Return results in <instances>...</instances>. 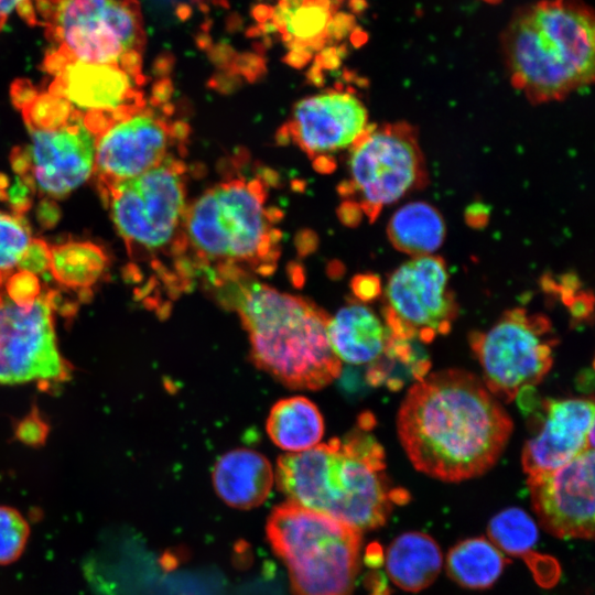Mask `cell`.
<instances>
[{
    "instance_id": "cell-1",
    "label": "cell",
    "mask_w": 595,
    "mask_h": 595,
    "mask_svg": "<svg viewBox=\"0 0 595 595\" xmlns=\"http://www.w3.org/2000/svg\"><path fill=\"white\" fill-rule=\"evenodd\" d=\"M397 433L413 467L462 482L489 470L512 433V420L483 380L463 369L416 379L397 414Z\"/></svg>"
},
{
    "instance_id": "cell-2",
    "label": "cell",
    "mask_w": 595,
    "mask_h": 595,
    "mask_svg": "<svg viewBox=\"0 0 595 595\" xmlns=\"http://www.w3.org/2000/svg\"><path fill=\"white\" fill-rule=\"evenodd\" d=\"M261 180L234 178L206 190L187 205L174 255L182 291L196 277L216 289L226 281L277 267L281 234L278 212L266 207Z\"/></svg>"
},
{
    "instance_id": "cell-3",
    "label": "cell",
    "mask_w": 595,
    "mask_h": 595,
    "mask_svg": "<svg viewBox=\"0 0 595 595\" xmlns=\"http://www.w3.org/2000/svg\"><path fill=\"white\" fill-rule=\"evenodd\" d=\"M232 306L249 335L251 358L292 389L317 390L342 369L328 339L329 317L310 300L245 275L215 289Z\"/></svg>"
},
{
    "instance_id": "cell-4",
    "label": "cell",
    "mask_w": 595,
    "mask_h": 595,
    "mask_svg": "<svg viewBox=\"0 0 595 595\" xmlns=\"http://www.w3.org/2000/svg\"><path fill=\"white\" fill-rule=\"evenodd\" d=\"M366 428L280 456L275 480L288 501L360 531L382 526L403 497L389 486L383 448Z\"/></svg>"
},
{
    "instance_id": "cell-5",
    "label": "cell",
    "mask_w": 595,
    "mask_h": 595,
    "mask_svg": "<svg viewBox=\"0 0 595 595\" xmlns=\"http://www.w3.org/2000/svg\"><path fill=\"white\" fill-rule=\"evenodd\" d=\"M513 85L532 102L561 100L593 83V13L573 0H544L518 12L504 37Z\"/></svg>"
},
{
    "instance_id": "cell-6",
    "label": "cell",
    "mask_w": 595,
    "mask_h": 595,
    "mask_svg": "<svg viewBox=\"0 0 595 595\" xmlns=\"http://www.w3.org/2000/svg\"><path fill=\"white\" fill-rule=\"evenodd\" d=\"M267 537L288 569L293 595H353L360 530L285 501L271 511Z\"/></svg>"
},
{
    "instance_id": "cell-7",
    "label": "cell",
    "mask_w": 595,
    "mask_h": 595,
    "mask_svg": "<svg viewBox=\"0 0 595 595\" xmlns=\"http://www.w3.org/2000/svg\"><path fill=\"white\" fill-rule=\"evenodd\" d=\"M36 8L66 62L116 65L142 78L145 34L136 0H36Z\"/></svg>"
},
{
    "instance_id": "cell-8",
    "label": "cell",
    "mask_w": 595,
    "mask_h": 595,
    "mask_svg": "<svg viewBox=\"0 0 595 595\" xmlns=\"http://www.w3.org/2000/svg\"><path fill=\"white\" fill-rule=\"evenodd\" d=\"M186 172L170 155L138 176L99 188L132 258H174L188 205Z\"/></svg>"
},
{
    "instance_id": "cell-9",
    "label": "cell",
    "mask_w": 595,
    "mask_h": 595,
    "mask_svg": "<svg viewBox=\"0 0 595 595\" xmlns=\"http://www.w3.org/2000/svg\"><path fill=\"white\" fill-rule=\"evenodd\" d=\"M469 342L486 388L497 399L510 402L550 371L558 338L548 316L515 307L488 331L472 333Z\"/></svg>"
},
{
    "instance_id": "cell-10",
    "label": "cell",
    "mask_w": 595,
    "mask_h": 595,
    "mask_svg": "<svg viewBox=\"0 0 595 595\" xmlns=\"http://www.w3.org/2000/svg\"><path fill=\"white\" fill-rule=\"evenodd\" d=\"M348 163L349 181L339 193L357 197L370 220L428 178L416 132L405 122L369 127L351 145Z\"/></svg>"
},
{
    "instance_id": "cell-11",
    "label": "cell",
    "mask_w": 595,
    "mask_h": 595,
    "mask_svg": "<svg viewBox=\"0 0 595 595\" xmlns=\"http://www.w3.org/2000/svg\"><path fill=\"white\" fill-rule=\"evenodd\" d=\"M385 300V324L399 340L430 343L451 331L458 312L445 261L434 255L398 267L387 281Z\"/></svg>"
},
{
    "instance_id": "cell-12",
    "label": "cell",
    "mask_w": 595,
    "mask_h": 595,
    "mask_svg": "<svg viewBox=\"0 0 595 595\" xmlns=\"http://www.w3.org/2000/svg\"><path fill=\"white\" fill-rule=\"evenodd\" d=\"M71 369L57 345L53 295L21 305L0 290V386L60 383Z\"/></svg>"
},
{
    "instance_id": "cell-13",
    "label": "cell",
    "mask_w": 595,
    "mask_h": 595,
    "mask_svg": "<svg viewBox=\"0 0 595 595\" xmlns=\"http://www.w3.org/2000/svg\"><path fill=\"white\" fill-rule=\"evenodd\" d=\"M187 131L183 122L172 123L145 106L112 122L96 139L94 172L98 188L155 167Z\"/></svg>"
},
{
    "instance_id": "cell-14",
    "label": "cell",
    "mask_w": 595,
    "mask_h": 595,
    "mask_svg": "<svg viewBox=\"0 0 595 595\" xmlns=\"http://www.w3.org/2000/svg\"><path fill=\"white\" fill-rule=\"evenodd\" d=\"M594 450L586 448L561 467L528 475L540 524L561 539L594 536Z\"/></svg>"
},
{
    "instance_id": "cell-15",
    "label": "cell",
    "mask_w": 595,
    "mask_h": 595,
    "mask_svg": "<svg viewBox=\"0 0 595 595\" xmlns=\"http://www.w3.org/2000/svg\"><path fill=\"white\" fill-rule=\"evenodd\" d=\"M30 177L41 194L63 198L94 172L96 136L85 126L84 113L73 110L68 121L48 130H31Z\"/></svg>"
},
{
    "instance_id": "cell-16",
    "label": "cell",
    "mask_w": 595,
    "mask_h": 595,
    "mask_svg": "<svg viewBox=\"0 0 595 595\" xmlns=\"http://www.w3.org/2000/svg\"><path fill=\"white\" fill-rule=\"evenodd\" d=\"M368 128L367 109L355 94L328 90L296 102L280 137L317 160L351 147Z\"/></svg>"
},
{
    "instance_id": "cell-17",
    "label": "cell",
    "mask_w": 595,
    "mask_h": 595,
    "mask_svg": "<svg viewBox=\"0 0 595 595\" xmlns=\"http://www.w3.org/2000/svg\"><path fill=\"white\" fill-rule=\"evenodd\" d=\"M594 403L588 399L547 400L540 428L524 444L528 475L551 472L594 445Z\"/></svg>"
},
{
    "instance_id": "cell-18",
    "label": "cell",
    "mask_w": 595,
    "mask_h": 595,
    "mask_svg": "<svg viewBox=\"0 0 595 595\" xmlns=\"http://www.w3.org/2000/svg\"><path fill=\"white\" fill-rule=\"evenodd\" d=\"M48 91L87 112L128 113L145 106L134 79L116 65L67 61L54 74Z\"/></svg>"
},
{
    "instance_id": "cell-19",
    "label": "cell",
    "mask_w": 595,
    "mask_h": 595,
    "mask_svg": "<svg viewBox=\"0 0 595 595\" xmlns=\"http://www.w3.org/2000/svg\"><path fill=\"white\" fill-rule=\"evenodd\" d=\"M327 332L336 357L351 365L377 363L390 342L385 322L364 302L354 300L329 317Z\"/></svg>"
},
{
    "instance_id": "cell-20",
    "label": "cell",
    "mask_w": 595,
    "mask_h": 595,
    "mask_svg": "<svg viewBox=\"0 0 595 595\" xmlns=\"http://www.w3.org/2000/svg\"><path fill=\"white\" fill-rule=\"evenodd\" d=\"M274 480L269 461L256 451L236 448L224 454L213 469L217 495L230 507L251 509L264 502Z\"/></svg>"
},
{
    "instance_id": "cell-21",
    "label": "cell",
    "mask_w": 595,
    "mask_h": 595,
    "mask_svg": "<svg viewBox=\"0 0 595 595\" xmlns=\"http://www.w3.org/2000/svg\"><path fill=\"white\" fill-rule=\"evenodd\" d=\"M437 543L422 532H407L389 545L386 569L392 582L408 592H419L433 583L442 567Z\"/></svg>"
},
{
    "instance_id": "cell-22",
    "label": "cell",
    "mask_w": 595,
    "mask_h": 595,
    "mask_svg": "<svg viewBox=\"0 0 595 595\" xmlns=\"http://www.w3.org/2000/svg\"><path fill=\"white\" fill-rule=\"evenodd\" d=\"M267 432L280 448L290 453L303 452L318 444L324 434V420L310 399L290 397L271 408Z\"/></svg>"
},
{
    "instance_id": "cell-23",
    "label": "cell",
    "mask_w": 595,
    "mask_h": 595,
    "mask_svg": "<svg viewBox=\"0 0 595 595\" xmlns=\"http://www.w3.org/2000/svg\"><path fill=\"white\" fill-rule=\"evenodd\" d=\"M392 246L413 257L432 255L445 238L441 213L425 202H411L397 209L387 227Z\"/></svg>"
},
{
    "instance_id": "cell-24",
    "label": "cell",
    "mask_w": 595,
    "mask_h": 595,
    "mask_svg": "<svg viewBox=\"0 0 595 595\" xmlns=\"http://www.w3.org/2000/svg\"><path fill=\"white\" fill-rule=\"evenodd\" d=\"M506 561L500 550L485 538L457 543L447 554L448 575L461 586L482 589L501 575Z\"/></svg>"
},
{
    "instance_id": "cell-25",
    "label": "cell",
    "mask_w": 595,
    "mask_h": 595,
    "mask_svg": "<svg viewBox=\"0 0 595 595\" xmlns=\"http://www.w3.org/2000/svg\"><path fill=\"white\" fill-rule=\"evenodd\" d=\"M108 262L105 251L93 242H66L51 248L50 270L55 280L72 289L95 284Z\"/></svg>"
},
{
    "instance_id": "cell-26",
    "label": "cell",
    "mask_w": 595,
    "mask_h": 595,
    "mask_svg": "<svg viewBox=\"0 0 595 595\" xmlns=\"http://www.w3.org/2000/svg\"><path fill=\"white\" fill-rule=\"evenodd\" d=\"M490 541L510 554H523L531 550L538 539L533 519L522 509L512 507L500 511L489 522Z\"/></svg>"
},
{
    "instance_id": "cell-27",
    "label": "cell",
    "mask_w": 595,
    "mask_h": 595,
    "mask_svg": "<svg viewBox=\"0 0 595 595\" xmlns=\"http://www.w3.org/2000/svg\"><path fill=\"white\" fill-rule=\"evenodd\" d=\"M30 241V229L22 215L0 210V288L12 275Z\"/></svg>"
},
{
    "instance_id": "cell-28",
    "label": "cell",
    "mask_w": 595,
    "mask_h": 595,
    "mask_svg": "<svg viewBox=\"0 0 595 595\" xmlns=\"http://www.w3.org/2000/svg\"><path fill=\"white\" fill-rule=\"evenodd\" d=\"M322 0L280 9L278 21L296 42H311L325 30L329 12Z\"/></svg>"
},
{
    "instance_id": "cell-29",
    "label": "cell",
    "mask_w": 595,
    "mask_h": 595,
    "mask_svg": "<svg viewBox=\"0 0 595 595\" xmlns=\"http://www.w3.org/2000/svg\"><path fill=\"white\" fill-rule=\"evenodd\" d=\"M73 105L63 96L50 91L37 94L34 100L22 109L29 130H48L63 126L73 113Z\"/></svg>"
},
{
    "instance_id": "cell-30",
    "label": "cell",
    "mask_w": 595,
    "mask_h": 595,
    "mask_svg": "<svg viewBox=\"0 0 595 595\" xmlns=\"http://www.w3.org/2000/svg\"><path fill=\"white\" fill-rule=\"evenodd\" d=\"M30 537V526L19 510L0 506V565L17 561Z\"/></svg>"
},
{
    "instance_id": "cell-31",
    "label": "cell",
    "mask_w": 595,
    "mask_h": 595,
    "mask_svg": "<svg viewBox=\"0 0 595 595\" xmlns=\"http://www.w3.org/2000/svg\"><path fill=\"white\" fill-rule=\"evenodd\" d=\"M8 296L18 304H30L41 291L40 281L35 274L28 271H18L10 275L4 283Z\"/></svg>"
},
{
    "instance_id": "cell-32",
    "label": "cell",
    "mask_w": 595,
    "mask_h": 595,
    "mask_svg": "<svg viewBox=\"0 0 595 595\" xmlns=\"http://www.w3.org/2000/svg\"><path fill=\"white\" fill-rule=\"evenodd\" d=\"M48 435V425L41 418L39 410L34 408L25 415L15 429V436L25 445H43Z\"/></svg>"
},
{
    "instance_id": "cell-33",
    "label": "cell",
    "mask_w": 595,
    "mask_h": 595,
    "mask_svg": "<svg viewBox=\"0 0 595 595\" xmlns=\"http://www.w3.org/2000/svg\"><path fill=\"white\" fill-rule=\"evenodd\" d=\"M50 262L51 248L43 239L34 238L31 239L17 268L19 271H28L36 275L50 269Z\"/></svg>"
},
{
    "instance_id": "cell-34",
    "label": "cell",
    "mask_w": 595,
    "mask_h": 595,
    "mask_svg": "<svg viewBox=\"0 0 595 595\" xmlns=\"http://www.w3.org/2000/svg\"><path fill=\"white\" fill-rule=\"evenodd\" d=\"M351 290L360 302H369L381 294V283L375 274H358L351 280Z\"/></svg>"
},
{
    "instance_id": "cell-35",
    "label": "cell",
    "mask_w": 595,
    "mask_h": 595,
    "mask_svg": "<svg viewBox=\"0 0 595 595\" xmlns=\"http://www.w3.org/2000/svg\"><path fill=\"white\" fill-rule=\"evenodd\" d=\"M37 94L39 93L35 90L33 85L28 80L20 79L14 82L12 85V102L20 110L24 109L29 104H31Z\"/></svg>"
},
{
    "instance_id": "cell-36",
    "label": "cell",
    "mask_w": 595,
    "mask_h": 595,
    "mask_svg": "<svg viewBox=\"0 0 595 595\" xmlns=\"http://www.w3.org/2000/svg\"><path fill=\"white\" fill-rule=\"evenodd\" d=\"M60 217L57 205L52 199H43L39 205L37 218L42 226L53 227Z\"/></svg>"
}]
</instances>
